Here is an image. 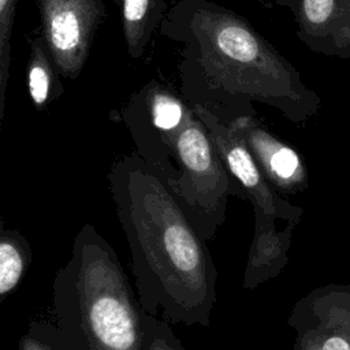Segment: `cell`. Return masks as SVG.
<instances>
[{
    "label": "cell",
    "instance_id": "cell-1",
    "mask_svg": "<svg viewBox=\"0 0 350 350\" xmlns=\"http://www.w3.org/2000/svg\"><path fill=\"white\" fill-rule=\"evenodd\" d=\"M159 34L176 48L182 98L224 124L257 116L254 103L297 126L320 109V96L297 67L234 10L211 0H178Z\"/></svg>",
    "mask_w": 350,
    "mask_h": 350
},
{
    "label": "cell",
    "instance_id": "cell-8",
    "mask_svg": "<svg viewBox=\"0 0 350 350\" xmlns=\"http://www.w3.org/2000/svg\"><path fill=\"white\" fill-rule=\"evenodd\" d=\"M227 126L242 139L279 194H298L308 189V167L299 152L272 134L257 116H243Z\"/></svg>",
    "mask_w": 350,
    "mask_h": 350
},
{
    "label": "cell",
    "instance_id": "cell-9",
    "mask_svg": "<svg viewBox=\"0 0 350 350\" xmlns=\"http://www.w3.org/2000/svg\"><path fill=\"white\" fill-rule=\"evenodd\" d=\"M193 115V108L180 96L152 81L130 97L123 109V122L139 154L164 135L180 129Z\"/></svg>",
    "mask_w": 350,
    "mask_h": 350
},
{
    "label": "cell",
    "instance_id": "cell-6",
    "mask_svg": "<svg viewBox=\"0 0 350 350\" xmlns=\"http://www.w3.org/2000/svg\"><path fill=\"white\" fill-rule=\"evenodd\" d=\"M287 325L293 350H350V284L313 288L294 304Z\"/></svg>",
    "mask_w": 350,
    "mask_h": 350
},
{
    "label": "cell",
    "instance_id": "cell-15",
    "mask_svg": "<svg viewBox=\"0 0 350 350\" xmlns=\"http://www.w3.org/2000/svg\"><path fill=\"white\" fill-rule=\"evenodd\" d=\"M18 0H0V129L5 112V94L10 77L11 33Z\"/></svg>",
    "mask_w": 350,
    "mask_h": 350
},
{
    "label": "cell",
    "instance_id": "cell-19",
    "mask_svg": "<svg viewBox=\"0 0 350 350\" xmlns=\"http://www.w3.org/2000/svg\"><path fill=\"white\" fill-rule=\"evenodd\" d=\"M254 1H257L258 4H261L262 7H267V8H271L272 5H271V3H268L267 0H254Z\"/></svg>",
    "mask_w": 350,
    "mask_h": 350
},
{
    "label": "cell",
    "instance_id": "cell-20",
    "mask_svg": "<svg viewBox=\"0 0 350 350\" xmlns=\"http://www.w3.org/2000/svg\"><path fill=\"white\" fill-rule=\"evenodd\" d=\"M112 1H115V3H118V4H120V3H122V0H112Z\"/></svg>",
    "mask_w": 350,
    "mask_h": 350
},
{
    "label": "cell",
    "instance_id": "cell-5",
    "mask_svg": "<svg viewBox=\"0 0 350 350\" xmlns=\"http://www.w3.org/2000/svg\"><path fill=\"white\" fill-rule=\"evenodd\" d=\"M41 38L55 70L75 79L89 56L96 31L105 16L103 0H36Z\"/></svg>",
    "mask_w": 350,
    "mask_h": 350
},
{
    "label": "cell",
    "instance_id": "cell-17",
    "mask_svg": "<svg viewBox=\"0 0 350 350\" xmlns=\"http://www.w3.org/2000/svg\"><path fill=\"white\" fill-rule=\"evenodd\" d=\"M18 350H57V349L48 340L27 331L19 338Z\"/></svg>",
    "mask_w": 350,
    "mask_h": 350
},
{
    "label": "cell",
    "instance_id": "cell-13",
    "mask_svg": "<svg viewBox=\"0 0 350 350\" xmlns=\"http://www.w3.org/2000/svg\"><path fill=\"white\" fill-rule=\"evenodd\" d=\"M33 260L27 238L0 219V302L19 287Z\"/></svg>",
    "mask_w": 350,
    "mask_h": 350
},
{
    "label": "cell",
    "instance_id": "cell-18",
    "mask_svg": "<svg viewBox=\"0 0 350 350\" xmlns=\"http://www.w3.org/2000/svg\"><path fill=\"white\" fill-rule=\"evenodd\" d=\"M278 5H280V7H287V8H290L291 11L294 10V7H295V3H297V0H273Z\"/></svg>",
    "mask_w": 350,
    "mask_h": 350
},
{
    "label": "cell",
    "instance_id": "cell-3",
    "mask_svg": "<svg viewBox=\"0 0 350 350\" xmlns=\"http://www.w3.org/2000/svg\"><path fill=\"white\" fill-rule=\"evenodd\" d=\"M53 323L27 331L57 350H148L146 312L134 295L113 247L86 223L52 286Z\"/></svg>",
    "mask_w": 350,
    "mask_h": 350
},
{
    "label": "cell",
    "instance_id": "cell-11",
    "mask_svg": "<svg viewBox=\"0 0 350 350\" xmlns=\"http://www.w3.org/2000/svg\"><path fill=\"white\" fill-rule=\"evenodd\" d=\"M253 238L242 282L245 290H253L282 273L288 261L293 231L299 223L288 221L283 230H278L276 219L260 208H253Z\"/></svg>",
    "mask_w": 350,
    "mask_h": 350
},
{
    "label": "cell",
    "instance_id": "cell-14",
    "mask_svg": "<svg viewBox=\"0 0 350 350\" xmlns=\"http://www.w3.org/2000/svg\"><path fill=\"white\" fill-rule=\"evenodd\" d=\"M55 66L41 37L30 41L29 60L26 66V85L33 105L41 111L48 103L62 93V85L56 81Z\"/></svg>",
    "mask_w": 350,
    "mask_h": 350
},
{
    "label": "cell",
    "instance_id": "cell-2",
    "mask_svg": "<svg viewBox=\"0 0 350 350\" xmlns=\"http://www.w3.org/2000/svg\"><path fill=\"white\" fill-rule=\"evenodd\" d=\"M108 182L142 309L172 324L209 327L217 269L170 187L135 152L113 161Z\"/></svg>",
    "mask_w": 350,
    "mask_h": 350
},
{
    "label": "cell",
    "instance_id": "cell-4",
    "mask_svg": "<svg viewBox=\"0 0 350 350\" xmlns=\"http://www.w3.org/2000/svg\"><path fill=\"white\" fill-rule=\"evenodd\" d=\"M138 156L165 182L205 241L224 223L228 197L245 200L196 113Z\"/></svg>",
    "mask_w": 350,
    "mask_h": 350
},
{
    "label": "cell",
    "instance_id": "cell-16",
    "mask_svg": "<svg viewBox=\"0 0 350 350\" xmlns=\"http://www.w3.org/2000/svg\"><path fill=\"white\" fill-rule=\"evenodd\" d=\"M145 323L148 331V350H185L167 320L146 313Z\"/></svg>",
    "mask_w": 350,
    "mask_h": 350
},
{
    "label": "cell",
    "instance_id": "cell-7",
    "mask_svg": "<svg viewBox=\"0 0 350 350\" xmlns=\"http://www.w3.org/2000/svg\"><path fill=\"white\" fill-rule=\"evenodd\" d=\"M191 108L205 124L227 171L241 186L245 200L252 204V208H260L267 215L287 223L299 221L304 208L290 204L269 185L242 139L202 107L193 105Z\"/></svg>",
    "mask_w": 350,
    "mask_h": 350
},
{
    "label": "cell",
    "instance_id": "cell-12",
    "mask_svg": "<svg viewBox=\"0 0 350 350\" xmlns=\"http://www.w3.org/2000/svg\"><path fill=\"white\" fill-rule=\"evenodd\" d=\"M122 27L127 53L139 59L167 12L165 0H122Z\"/></svg>",
    "mask_w": 350,
    "mask_h": 350
},
{
    "label": "cell",
    "instance_id": "cell-10",
    "mask_svg": "<svg viewBox=\"0 0 350 350\" xmlns=\"http://www.w3.org/2000/svg\"><path fill=\"white\" fill-rule=\"evenodd\" d=\"M297 37L310 51L350 60V0H297Z\"/></svg>",
    "mask_w": 350,
    "mask_h": 350
}]
</instances>
